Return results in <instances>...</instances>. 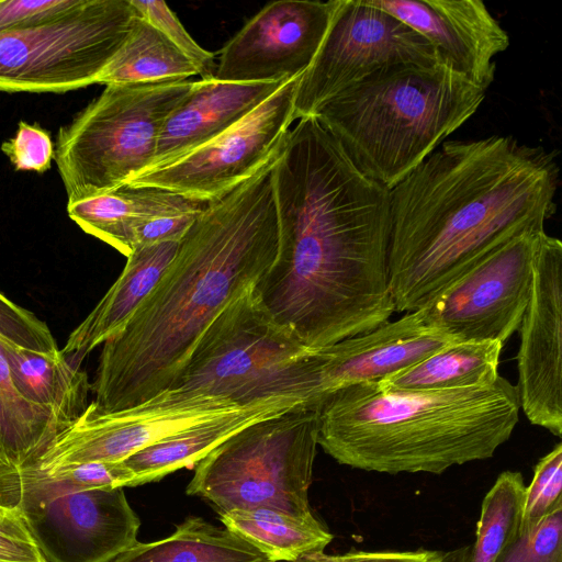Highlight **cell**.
<instances>
[{
	"mask_svg": "<svg viewBox=\"0 0 562 562\" xmlns=\"http://www.w3.org/2000/svg\"><path fill=\"white\" fill-rule=\"evenodd\" d=\"M0 345L44 355L60 350L47 325L0 293Z\"/></svg>",
	"mask_w": 562,
	"mask_h": 562,
	"instance_id": "obj_33",
	"label": "cell"
},
{
	"mask_svg": "<svg viewBox=\"0 0 562 562\" xmlns=\"http://www.w3.org/2000/svg\"><path fill=\"white\" fill-rule=\"evenodd\" d=\"M1 150L16 170H34L44 173L54 158L52 138L37 124L20 122L15 136L2 143Z\"/></svg>",
	"mask_w": 562,
	"mask_h": 562,
	"instance_id": "obj_36",
	"label": "cell"
},
{
	"mask_svg": "<svg viewBox=\"0 0 562 562\" xmlns=\"http://www.w3.org/2000/svg\"><path fill=\"white\" fill-rule=\"evenodd\" d=\"M199 75L194 64L160 31L139 18L130 36L99 76L100 85L183 81Z\"/></svg>",
	"mask_w": 562,
	"mask_h": 562,
	"instance_id": "obj_27",
	"label": "cell"
},
{
	"mask_svg": "<svg viewBox=\"0 0 562 562\" xmlns=\"http://www.w3.org/2000/svg\"><path fill=\"white\" fill-rule=\"evenodd\" d=\"M179 241L136 246L108 292L69 335L61 355L74 366L119 335L173 260Z\"/></svg>",
	"mask_w": 562,
	"mask_h": 562,
	"instance_id": "obj_21",
	"label": "cell"
},
{
	"mask_svg": "<svg viewBox=\"0 0 562 562\" xmlns=\"http://www.w3.org/2000/svg\"><path fill=\"white\" fill-rule=\"evenodd\" d=\"M503 344L454 341L376 382L389 391H447L492 384L499 376Z\"/></svg>",
	"mask_w": 562,
	"mask_h": 562,
	"instance_id": "obj_24",
	"label": "cell"
},
{
	"mask_svg": "<svg viewBox=\"0 0 562 562\" xmlns=\"http://www.w3.org/2000/svg\"><path fill=\"white\" fill-rule=\"evenodd\" d=\"M301 76L288 80L244 120L183 158L126 184L156 187L211 202L278 160L294 122Z\"/></svg>",
	"mask_w": 562,
	"mask_h": 562,
	"instance_id": "obj_13",
	"label": "cell"
},
{
	"mask_svg": "<svg viewBox=\"0 0 562 562\" xmlns=\"http://www.w3.org/2000/svg\"><path fill=\"white\" fill-rule=\"evenodd\" d=\"M237 406L231 401L166 390L136 406L86 411L34 461L44 472L91 461H123L155 441Z\"/></svg>",
	"mask_w": 562,
	"mask_h": 562,
	"instance_id": "obj_14",
	"label": "cell"
},
{
	"mask_svg": "<svg viewBox=\"0 0 562 562\" xmlns=\"http://www.w3.org/2000/svg\"><path fill=\"white\" fill-rule=\"evenodd\" d=\"M0 506L20 513L47 562H111L137 542L123 487L80 490L34 462L0 464Z\"/></svg>",
	"mask_w": 562,
	"mask_h": 562,
	"instance_id": "obj_9",
	"label": "cell"
},
{
	"mask_svg": "<svg viewBox=\"0 0 562 562\" xmlns=\"http://www.w3.org/2000/svg\"><path fill=\"white\" fill-rule=\"evenodd\" d=\"M67 428L47 409L23 396L0 351V458L23 467L34 462Z\"/></svg>",
	"mask_w": 562,
	"mask_h": 562,
	"instance_id": "obj_28",
	"label": "cell"
},
{
	"mask_svg": "<svg viewBox=\"0 0 562 562\" xmlns=\"http://www.w3.org/2000/svg\"><path fill=\"white\" fill-rule=\"evenodd\" d=\"M494 562H562V507L532 529L519 530Z\"/></svg>",
	"mask_w": 562,
	"mask_h": 562,
	"instance_id": "obj_31",
	"label": "cell"
},
{
	"mask_svg": "<svg viewBox=\"0 0 562 562\" xmlns=\"http://www.w3.org/2000/svg\"><path fill=\"white\" fill-rule=\"evenodd\" d=\"M562 507V443L542 457L525 491L520 531L536 527L544 517Z\"/></svg>",
	"mask_w": 562,
	"mask_h": 562,
	"instance_id": "obj_30",
	"label": "cell"
},
{
	"mask_svg": "<svg viewBox=\"0 0 562 562\" xmlns=\"http://www.w3.org/2000/svg\"><path fill=\"white\" fill-rule=\"evenodd\" d=\"M86 0H0V32L25 30L57 21Z\"/></svg>",
	"mask_w": 562,
	"mask_h": 562,
	"instance_id": "obj_34",
	"label": "cell"
},
{
	"mask_svg": "<svg viewBox=\"0 0 562 562\" xmlns=\"http://www.w3.org/2000/svg\"><path fill=\"white\" fill-rule=\"evenodd\" d=\"M111 562H272L227 528L189 516L161 540L136 542Z\"/></svg>",
	"mask_w": 562,
	"mask_h": 562,
	"instance_id": "obj_25",
	"label": "cell"
},
{
	"mask_svg": "<svg viewBox=\"0 0 562 562\" xmlns=\"http://www.w3.org/2000/svg\"><path fill=\"white\" fill-rule=\"evenodd\" d=\"M526 485L520 472L504 471L486 493L468 562H494L520 530Z\"/></svg>",
	"mask_w": 562,
	"mask_h": 562,
	"instance_id": "obj_29",
	"label": "cell"
},
{
	"mask_svg": "<svg viewBox=\"0 0 562 562\" xmlns=\"http://www.w3.org/2000/svg\"><path fill=\"white\" fill-rule=\"evenodd\" d=\"M339 1L279 0L266 4L222 48L214 79L269 82L302 76Z\"/></svg>",
	"mask_w": 562,
	"mask_h": 562,
	"instance_id": "obj_16",
	"label": "cell"
},
{
	"mask_svg": "<svg viewBox=\"0 0 562 562\" xmlns=\"http://www.w3.org/2000/svg\"><path fill=\"white\" fill-rule=\"evenodd\" d=\"M274 164L198 215L156 286L103 344L87 409H126L169 389L211 322L268 271L280 236Z\"/></svg>",
	"mask_w": 562,
	"mask_h": 562,
	"instance_id": "obj_3",
	"label": "cell"
},
{
	"mask_svg": "<svg viewBox=\"0 0 562 562\" xmlns=\"http://www.w3.org/2000/svg\"><path fill=\"white\" fill-rule=\"evenodd\" d=\"M0 351L20 393L66 427L86 411L90 387L87 374L60 351L44 355L9 345H0Z\"/></svg>",
	"mask_w": 562,
	"mask_h": 562,
	"instance_id": "obj_23",
	"label": "cell"
},
{
	"mask_svg": "<svg viewBox=\"0 0 562 562\" xmlns=\"http://www.w3.org/2000/svg\"><path fill=\"white\" fill-rule=\"evenodd\" d=\"M286 81H193L190 92L164 121L153 158L142 173L164 168L215 139Z\"/></svg>",
	"mask_w": 562,
	"mask_h": 562,
	"instance_id": "obj_20",
	"label": "cell"
},
{
	"mask_svg": "<svg viewBox=\"0 0 562 562\" xmlns=\"http://www.w3.org/2000/svg\"><path fill=\"white\" fill-rule=\"evenodd\" d=\"M2 463H3V461H2V460H1V458H0V464H2ZM4 464H5V463H4Z\"/></svg>",
	"mask_w": 562,
	"mask_h": 562,
	"instance_id": "obj_40",
	"label": "cell"
},
{
	"mask_svg": "<svg viewBox=\"0 0 562 562\" xmlns=\"http://www.w3.org/2000/svg\"><path fill=\"white\" fill-rule=\"evenodd\" d=\"M299 405L307 404L294 397H278L240 406L168 435L123 461L135 476V486L156 482L177 470L195 465L239 429Z\"/></svg>",
	"mask_w": 562,
	"mask_h": 562,
	"instance_id": "obj_22",
	"label": "cell"
},
{
	"mask_svg": "<svg viewBox=\"0 0 562 562\" xmlns=\"http://www.w3.org/2000/svg\"><path fill=\"white\" fill-rule=\"evenodd\" d=\"M544 232H519L486 252L423 306L430 323L456 341L504 345L527 308Z\"/></svg>",
	"mask_w": 562,
	"mask_h": 562,
	"instance_id": "obj_12",
	"label": "cell"
},
{
	"mask_svg": "<svg viewBox=\"0 0 562 562\" xmlns=\"http://www.w3.org/2000/svg\"><path fill=\"white\" fill-rule=\"evenodd\" d=\"M220 520L272 562L322 553L334 537L315 516L296 517L268 508L235 509L220 515Z\"/></svg>",
	"mask_w": 562,
	"mask_h": 562,
	"instance_id": "obj_26",
	"label": "cell"
},
{
	"mask_svg": "<svg viewBox=\"0 0 562 562\" xmlns=\"http://www.w3.org/2000/svg\"><path fill=\"white\" fill-rule=\"evenodd\" d=\"M193 81L106 85L63 126L54 158L68 204L126 184L149 165L159 131Z\"/></svg>",
	"mask_w": 562,
	"mask_h": 562,
	"instance_id": "obj_8",
	"label": "cell"
},
{
	"mask_svg": "<svg viewBox=\"0 0 562 562\" xmlns=\"http://www.w3.org/2000/svg\"><path fill=\"white\" fill-rule=\"evenodd\" d=\"M485 92L442 63L402 65L348 88L313 116L390 190L477 111Z\"/></svg>",
	"mask_w": 562,
	"mask_h": 562,
	"instance_id": "obj_5",
	"label": "cell"
},
{
	"mask_svg": "<svg viewBox=\"0 0 562 562\" xmlns=\"http://www.w3.org/2000/svg\"><path fill=\"white\" fill-rule=\"evenodd\" d=\"M319 372V349L307 348L274 321L251 285L205 328L167 390L237 406L278 397L318 406L324 397Z\"/></svg>",
	"mask_w": 562,
	"mask_h": 562,
	"instance_id": "obj_6",
	"label": "cell"
},
{
	"mask_svg": "<svg viewBox=\"0 0 562 562\" xmlns=\"http://www.w3.org/2000/svg\"><path fill=\"white\" fill-rule=\"evenodd\" d=\"M349 552L342 554H326L325 552L307 555L294 562H347Z\"/></svg>",
	"mask_w": 562,
	"mask_h": 562,
	"instance_id": "obj_39",
	"label": "cell"
},
{
	"mask_svg": "<svg viewBox=\"0 0 562 562\" xmlns=\"http://www.w3.org/2000/svg\"><path fill=\"white\" fill-rule=\"evenodd\" d=\"M445 551H349L347 562H443Z\"/></svg>",
	"mask_w": 562,
	"mask_h": 562,
	"instance_id": "obj_38",
	"label": "cell"
},
{
	"mask_svg": "<svg viewBox=\"0 0 562 562\" xmlns=\"http://www.w3.org/2000/svg\"><path fill=\"white\" fill-rule=\"evenodd\" d=\"M139 18L131 0H86L57 21L0 32V91L65 92L97 83Z\"/></svg>",
	"mask_w": 562,
	"mask_h": 562,
	"instance_id": "obj_10",
	"label": "cell"
},
{
	"mask_svg": "<svg viewBox=\"0 0 562 562\" xmlns=\"http://www.w3.org/2000/svg\"><path fill=\"white\" fill-rule=\"evenodd\" d=\"M0 562H47L16 509L0 506Z\"/></svg>",
	"mask_w": 562,
	"mask_h": 562,
	"instance_id": "obj_37",
	"label": "cell"
},
{
	"mask_svg": "<svg viewBox=\"0 0 562 562\" xmlns=\"http://www.w3.org/2000/svg\"><path fill=\"white\" fill-rule=\"evenodd\" d=\"M454 341L430 323L425 307L407 312L319 349L322 391L325 396L348 385L378 382Z\"/></svg>",
	"mask_w": 562,
	"mask_h": 562,
	"instance_id": "obj_19",
	"label": "cell"
},
{
	"mask_svg": "<svg viewBox=\"0 0 562 562\" xmlns=\"http://www.w3.org/2000/svg\"><path fill=\"white\" fill-rule=\"evenodd\" d=\"M46 473L80 490H113L135 486V476L124 461H91L69 464Z\"/></svg>",
	"mask_w": 562,
	"mask_h": 562,
	"instance_id": "obj_35",
	"label": "cell"
},
{
	"mask_svg": "<svg viewBox=\"0 0 562 562\" xmlns=\"http://www.w3.org/2000/svg\"><path fill=\"white\" fill-rule=\"evenodd\" d=\"M425 37L440 61L487 90L509 35L480 0H368Z\"/></svg>",
	"mask_w": 562,
	"mask_h": 562,
	"instance_id": "obj_17",
	"label": "cell"
},
{
	"mask_svg": "<svg viewBox=\"0 0 562 562\" xmlns=\"http://www.w3.org/2000/svg\"><path fill=\"white\" fill-rule=\"evenodd\" d=\"M517 355L520 408L532 425L562 435V243L543 233Z\"/></svg>",
	"mask_w": 562,
	"mask_h": 562,
	"instance_id": "obj_15",
	"label": "cell"
},
{
	"mask_svg": "<svg viewBox=\"0 0 562 562\" xmlns=\"http://www.w3.org/2000/svg\"><path fill=\"white\" fill-rule=\"evenodd\" d=\"M272 177L279 248L254 285L269 314L314 350L389 322L390 190L315 116L290 131Z\"/></svg>",
	"mask_w": 562,
	"mask_h": 562,
	"instance_id": "obj_1",
	"label": "cell"
},
{
	"mask_svg": "<svg viewBox=\"0 0 562 562\" xmlns=\"http://www.w3.org/2000/svg\"><path fill=\"white\" fill-rule=\"evenodd\" d=\"M142 18L160 31L198 68L202 80L215 76L216 66L213 53L202 48L186 31L176 14L164 1L131 0Z\"/></svg>",
	"mask_w": 562,
	"mask_h": 562,
	"instance_id": "obj_32",
	"label": "cell"
},
{
	"mask_svg": "<svg viewBox=\"0 0 562 562\" xmlns=\"http://www.w3.org/2000/svg\"><path fill=\"white\" fill-rule=\"evenodd\" d=\"M317 407L299 405L231 435L195 464L187 494L218 515L268 508L314 516L308 491L318 446Z\"/></svg>",
	"mask_w": 562,
	"mask_h": 562,
	"instance_id": "obj_7",
	"label": "cell"
},
{
	"mask_svg": "<svg viewBox=\"0 0 562 562\" xmlns=\"http://www.w3.org/2000/svg\"><path fill=\"white\" fill-rule=\"evenodd\" d=\"M516 385L389 391L348 385L318 404V446L339 464L387 474H441L490 459L519 420Z\"/></svg>",
	"mask_w": 562,
	"mask_h": 562,
	"instance_id": "obj_4",
	"label": "cell"
},
{
	"mask_svg": "<svg viewBox=\"0 0 562 562\" xmlns=\"http://www.w3.org/2000/svg\"><path fill=\"white\" fill-rule=\"evenodd\" d=\"M441 63L420 34L368 0H340L310 67L301 76L295 120L383 69Z\"/></svg>",
	"mask_w": 562,
	"mask_h": 562,
	"instance_id": "obj_11",
	"label": "cell"
},
{
	"mask_svg": "<svg viewBox=\"0 0 562 562\" xmlns=\"http://www.w3.org/2000/svg\"><path fill=\"white\" fill-rule=\"evenodd\" d=\"M558 187L541 146L499 135L442 143L389 192L395 312L422 308L502 241L544 228Z\"/></svg>",
	"mask_w": 562,
	"mask_h": 562,
	"instance_id": "obj_2",
	"label": "cell"
},
{
	"mask_svg": "<svg viewBox=\"0 0 562 562\" xmlns=\"http://www.w3.org/2000/svg\"><path fill=\"white\" fill-rule=\"evenodd\" d=\"M207 204L156 187L124 184L67 204V212L83 232L127 257L139 245L180 241Z\"/></svg>",
	"mask_w": 562,
	"mask_h": 562,
	"instance_id": "obj_18",
	"label": "cell"
}]
</instances>
